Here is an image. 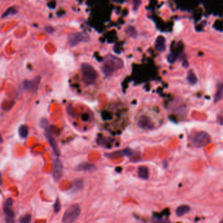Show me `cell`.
<instances>
[{"label": "cell", "mask_w": 223, "mask_h": 223, "mask_svg": "<svg viewBox=\"0 0 223 223\" xmlns=\"http://www.w3.org/2000/svg\"><path fill=\"white\" fill-rule=\"evenodd\" d=\"M123 66L124 62L122 59L114 55L108 54L104 58L101 71L106 76H110Z\"/></svg>", "instance_id": "6da1fadb"}, {"label": "cell", "mask_w": 223, "mask_h": 223, "mask_svg": "<svg viewBox=\"0 0 223 223\" xmlns=\"http://www.w3.org/2000/svg\"><path fill=\"white\" fill-rule=\"evenodd\" d=\"M81 71L82 79L87 83H92L98 78V72L94 67L87 63H82Z\"/></svg>", "instance_id": "7a4b0ae2"}, {"label": "cell", "mask_w": 223, "mask_h": 223, "mask_svg": "<svg viewBox=\"0 0 223 223\" xmlns=\"http://www.w3.org/2000/svg\"><path fill=\"white\" fill-rule=\"evenodd\" d=\"M191 142L196 147H204L211 142V137L205 132H197L191 137Z\"/></svg>", "instance_id": "3957f363"}, {"label": "cell", "mask_w": 223, "mask_h": 223, "mask_svg": "<svg viewBox=\"0 0 223 223\" xmlns=\"http://www.w3.org/2000/svg\"><path fill=\"white\" fill-rule=\"evenodd\" d=\"M81 213V208L78 204H73L70 206L63 216V223H72L77 219Z\"/></svg>", "instance_id": "277c9868"}, {"label": "cell", "mask_w": 223, "mask_h": 223, "mask_svg": "<svg viewBox=\"0 0 223 223\" xmlns=\"http://www.w3.org/2000/svg\"><path fill=\"white\" fill-rule=\"evenodd\" d=\"M90 39V37L85 32H75L68 36V43L70 46L74 47L81 42H86Z\"/></svg>", "instance_id": "5b68a950"}, {"label": "cell", "mask_w": 223, "mask_h": 223, "mask_svg": "<svg viewBox=\"0 0 223 223\" xmlns=\"http://www.w3.org/2000/svg\"><path fill=\"white\" fill-rule=\"evenodd\" d=\"M41 82V77L39 75L36 76L32 80H25L23 82V87L26 91H30L33 93L37 92Z\"/></svg>", "instance_id": "8992f818"}, {"label": "cell", "mask_w": 223, "mask_h": 223, "mask_svg": "<svg viewBox=\"0 0 223 223\" xmlns=\"http://www.w3.org/2000/svg\"><path fill=\"white\" fill-rule=\"evenodd\" d=\"M63 171V164L62 161L58 158H56L53 161L52 174L53 178L56 181H58L62 175Z\"/></svg>", "instance_id": "52a82bcc"}, {"label": "cell", "mask_w": 223, "mask_h": 223, "mask_svg": "<svg viewBox=\"0 0 223 223\" xmlns=\"http://www.w3.org/2000/svg\"><path fill=\"white\" fill-rule=\"evenodd\" d=\"M137 125L142 129L144 130H151L154 128L155 124L152 120L146 115L140 116L137 120Z\"/></svg>", "instance_id": "ba28073f"}, {"label": "cell", "mask_w": 223, "mask_h": 223, "mask_svg": "<svg viewBox=\"0 0 223 223\" xmlns=\"http://www.w3.org/2000/svg\"><path fill=\"white\" fill-rule=\"evenodd\" d=\"M44 130H45V136L47 138L50 146H51V147H52L54 152L56 154V156H60V150L58 148V146L56 142L55 139L53 136L51 132H50V131L49 126L47 127V128H44Z\"/></svg>", "instance_id": "9c48e42d"}, {"label": "cell", "mask_w": 223, "mask_h": 223, "mask_svg": "<svg viewBox=\"0 0 223 223\" xmlns=\"http://www.w3.org/2000/svg\"><path fill=\"white\" fill-rule=\"evenodd\" d=\"M4 213L6 223H15V213L11 209V207L4 206Z\"/></svg>", "instance_id": "30bf717a"}, {"label": "cell", "mask_w": 223, "mask_h": 223, "mask_svg": "<svg viewBox=\"0 0 223 223\" xmlns=\"http://www.w3.org/2000/svg\"><path fill=\"white\" fill-rule=\"evenodd\" d=\"M155 49L159 52H162L165 49V39L164 36L159 35L156 38L155 44Z\"/></svg>", "instance_id": "8fae6325"}, {"label": "cell", "mask_w": 223, "mask_h": 223, "mask_svg": "<svg viewBox=\"0 0 223 223\" xmlns=\"http://www.w3.org/2000/svg\"><path fill=\"white\" fill-rule=\"evenodd\" d=\"M95 169V165L89 163H82L77 165L76 168V170L77 171H94Z\"/></svg>", "instance_id": "7c38bea8"}, {"label": "cell", "mask_w": 223, "mask_h": 223, "mask_svg": "<svg viewBox=\"0 0 223 223\" xmlns=\"http://www.w3.org/2000/svg\"><path fill=\"white\" fill-rule=\"evenodd\" d=\"M138 176L142 179H147L149 175V169L144 165L139 166L138 168Z\"/></svg>", "instance_id": "4fadbf2b"}, {"label": "cell", "mask_w": 223, "mask_h": 223, "mask_svg": "<svg viewBox=\"0 0 223 223\" xmlns=\"http://www.w3.org/2000/svg\"><path fill=\"white\" fill-rule=\"evenodd\" d=\"M190 210V207L187 205H182L178 207L175 210V213L178 216H182L188 213Z\"/></svg>", "instance_id": "5bb4252c"}, {"label": "cell", "mask_w": 223, "mask_h": 223, "mask_svg": "<svg viewBox=\"0 0 223 223\" xmlns=\"http://www.w3.org/2000/svg\"><path fill=\"white\" fill-rule=\"evenodd\" d=\"M222 97H223V84L221 83L218 85L217 89H216V92L215 95V98H214L215 102L220 101Z\"/></svg>", "instance_id": "9a60e30c"}, {"label": "cell", "mask_w": 223, "mask_h": 223, "mask_svg": "<svg viewBox=\"0 0 223 223\" xmlns=\"http://www.w3.org/2000/svg\"><path fill=\"white\" fill-rule=\"evenodd\" d=\"M18 134L21 138H26L28 134V128L26 125H21L18 128Z\"/></svg>", "instance_id": "2e32d148"}, {"label": "cell", "mask_w": 223, "mask_h": 223, "mask_svg": "<svg viewBox=\"0 0 223 223\" xmlns=\"http://www.w3.org/2000/svg\"><path fill=\"white\" fill-rule=\"evenodd\" d=\"M151 223H171V222L166 218H163L162 216L155 215L152 216L151 221Z\"/></svg>", "instance_id": "e0dca14e"}, {"label": "cell", "mask_w": 223, "mask_h": 223, "mask_svg": "<svg viewBox=\"0 0 223 223\" xmlns=\"http://www.w3.org/2000/svg\"><path fill=\"white\" fill-rule=\"evenodd\" d=\"M187 79L189 83L191 85H194L197 82V77L193 70H189L188 72Z\"/></svg>", "instance_id": "ac0fdd59"}, {"label": "cell", "mask_w": 223, "mask_h": 223, "mask_svg": "<svg viewBox=\"0 0 223 223\" xmlns=\"http://www.w3.org/2000/svg\"><path fill=\"white\" fill-rule=\"evenodd\" d=\"M125 32L128 34L129 36L134 37L137 35V31L136 29L132 26H128L125 29Z\"/></svg>", "instance_id": "d6986e66"}, {"label": "cell", "mask_w": 223, "mask_h": 223, "mask_svg": "<svg viewBox=\"0 0 223 223\" xmlns=\"http://www.w3.org/2000/svg\"><path fill=\"white\" fill-rule=\"evenodd\" d=\"M82 184H83V183H82V180H80V179L75 180L73 181L72 190H79V189H81L82 187Z\"/></svg>", "instance_id": "ffe728a7"}, {"label": "cell", "mask_w": 223, "mask_h": 223, "mask_svg": "<svg viewBox=\"0 0 223 223\" xmlns=\"http://www.w3.org/2000/svg\"><path fill=\"white\" fill-rule=\"evenodd\" d=\"M31 220V215L30 214H26L19 220L20 223H30Z\"/></svg>", "instance_id": "44dd1931"}, {"label": "cell", "mask_w": 223, "mask_h": 223, "mask_svg": "<svg viewBox=\"0 0 223 223\" xmlns=\"http://www.w3.org/2000/svg\"><path fill=\"white\" fill-rule=\"evenodd\" d=\"M15 13V10L14 9L13 7H11L9 8L8 10H7V11H6L5 13L2 15V18H4L5 16H7L9 15H13Z\"/></svg>", "instance_id": "7402d4cb"}, {"label": "cell", "mask_w": 223, "mask_h": 223, "mask_svg": "<svg viewBox=\"0 0 223 223\" xmlns=\"http://www.w3.org/2000/svg\"><path fill=\"white\" fill-rule=\"evenodd\" d=\"M60 208H61L60 202L58 199H57L56 201L55 204H54V212L55 213H58Z\"/></svg>", "instance_id": "603a6c76"}, {"label": "cell", "mask_w": 223, "mask_h": 223, "mask_svg": "<svg viewBox=\"0 0 223 223\" xmlns=\"http://www.w3.org/2000/svg\"><path fill=\"white\" fill-rule=\"evenodd\" d=\"M176 58H177V55H176V54H175V53H171V54L168 56V61H169L170 62H171V63L174 62L176 60Z\"/></svg>", "instance_id": "cb8c5ba5"}, {"label": "cell", "mask_w": 223, "mask_h": 223, "mask_svg": "<svg viewBox=\"0 0 223 223\" xmlns=\"http://www.w3.org/2000/svg\"><path fill=\"white\" fill-rule=\"evenodd\" d=\"M122 152L123 153V155H125V156H130V155H132L133 152H132V150H130L129 149H126L124 151H123Z\"/></svg>", "instance_id": "d4e9b609"}, {"label": "cell", "mask_w": 223, "mask_h": 223, "mask_svg": "<svg viewBox=\"0 0 223 223\" xmlns=\"http://www.w3.org/2000/svg\"><path fill=\"white\" fill-rule=\"evenodd\" d=\"M141 3H142V2H140V1H134V2H133V10L136 11V10L137 9V8L139 7V5L141 4Z\"/></svg>", "instance_id": "484cf974"}, {"label": "cell", "mask_w": 223, "mask_h": 223, "mask_svg": "<svg viewBox=\"0 0 223 223\" xmlns=\"http://www.w3.org/2000/svg\"><path fill=\"white\" fill-rule=\"evenodd\" d=\"M217 120H218V122L219 123V124H223V114H221V115H219V116L218 117Z\"/></svg>", "instance_id": "4316f807"}, {"label": "cell", "mask_w": 223, "mask_h": 223, "mask_svg": "<svg viewBox=\"0 0 223 223\" xmlns=\"http://www.w3.org/2000/svg\"><path fill=\"white\" fill-rule=\"evenodd\" d=\"M220 223H223V220H222L221 221V222Z\"/></svg>", "instance_id": "83f0119b"}]
</instances>
